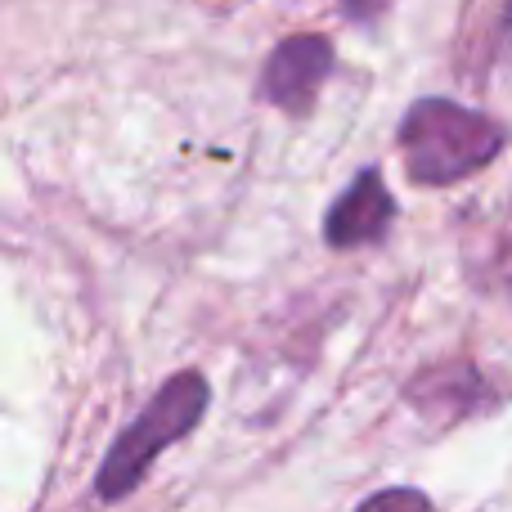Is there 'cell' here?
Returning <instances> with one entry per match:
<instances>
[{
  "mask_svg": "<svg viewBox=\"0 0 512 512\" xmlns=\"http://www.w3.org/2000/svg\"><path fill=\"white\" fill-rule=\"evenodd\" d=\"M508 144V131L486 113L459 108L450 99H418L400 126L405 167L418 185H454L481 171Z\"/></svg>",
  "mask_w": 512,
  "mask_h": 512,
  "instance_id": "1",
  "label": "cell"
},
{
  "mask_svg": "<svg viewBox=\"0 0 512 512\" xmlns=\"http://www.w3.org/2000/svg\"><path fill=\"white\" fill-rule=\"evenodd\" d=\"M207 396H212V391H207V378H198V373L171 378L167 387L153 396V405L122 432V441L113 445V454L104 459L99 481H95L99 499L131 495V490L144 481V472L158 463V454L167 450L171 441H180L185 432L198 427V418H203V409H207Z\"/></svg>",
  "mask_w": 512,
  "mask_h": 512,
  "instance_id": "2",
  "label": "cell"
},
{
  "mask_svg": "<svg viewBox=\"0 0 512 512\" xmlns=\"http://www.w3.org/2000/svg\"><path fill=\"white\" fill-rule=\"evenodd\" d=\"M328 68H333V45L324 36H292L265 63V99L288 113H306Z\"/></svg>",
  "mask_w": 512,
  "mask_h": 512,
  "instance_id": "3",
  "label": "cell"
},
{
  "mask_svg": "<svg viewBox=\"0 0 512 512\" xmlns=\"http://www.w3.org/2000/svg\"><path fill=\"white\" fill-rule=\"evenodd\" d=\"M391 216H396V203H391V194L382 189V176L378 171H360V176L351 180V189L333 203V212H328V221H324V234L333 248H360V243H373L387 234Z\"/></svg>",
  "mask_w": 512,
  "mask_h": 512,
  "instance_id": "4",
  "label": "cell"
},
{
  "mask_svg": "<svg viewBox=\"0 0 512 512\" xmlns=\"http://www.w3.org/2000/svg\"><path fill=\"white\" fill-rule=\"evenodd\" d=\"M378 5H382V0H346V14L369 18V14H378Z\"/></svg>",
  "mask_w": 512,
  "mask_h": 512,
  "instance_id": "5",
  "label": "cell"
}]
</instances>
